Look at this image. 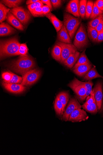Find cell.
Returning a JSON list of instances; mask_svg holds the SVG:
<instances>
[{"label":"cell","mask_w":103,"mask_h":155,"mask_svg":"<svg viewBox=\"0 0 103 155\" xmlns=\"http://www.w3.org/2000/svg\"><path fill=\"white\" fill-rule=\"evenodd\" d=\"M35 66L34 60L27 54L20 55L18 59L12 62L9 65L10 68L13 71L23 76L33 69Z\"/></svg>","instance_id":"cell-1"},{"label":"cell","mask_w":103,"mask_h":155,"mask_svg":"<svg viewBox=\"0 0 103 155\" xmlns=\"http://www.w3.org/2000/svg\"><path fill=\"white\" fill-rule=\"evenodd\" d=\"M21 44L17 37L1 41L0 56L1 59L15 55L18 51Z\"/></svg>","instance_id":"cell-2"},{"label":"cell","mask_w":103,"mask_h":155,"mask_svg":"<svg viewBox=\"0 0 103 155\" xmlns=\"http://www.w3.org/2000/svg\"><path fill=\"white\" fill-rule=\"evenodd\" d=\"M82 20L80 18H75L67 13H64V25L71 39L74 36Z\"/></svg>","instance_id":"cell-3"},{"label":"cell","mask_w":103,"mask_h":155,"mask_svg":"<svg viewBox=\"0 0 103 155\" xmlns=\"http://www.w3.org/2000/svg\"><path fill=\"white\" fill-rule=\"evenodd\" d=\"M86 28L82 23L76 35L73 45L76 47L78 50H81L86 48L89 44L88 34Z\"/></svg>","instance_id":"cell-4"},{"label":"cell","mask_w":103,"mask_h":155,"mask_svg":"<svg viewBox=\"0 0 103 155\" xmlns=\"http://www.w3.org/2000/svg\"><path fill=\"white\" fill-rule=\"evenodd\" d=\"M68 86L75 93L80 102H82L85 100L86 90L83 82L75 78L68 84Z\"/></svg>","instance_id":"cell-5"},{"label":"cell","mask_w":103,"mask_h":155,"mask_svg":"<svg viewBox=\"0 0 103 155\" xmlns=\"http://www.w3.org/2000/svg\"><path fill=\"white\" fill-rule=\"evenodd\" d=\"M41 75V71L38 69L31 70L23 76V81L21 84L26 86L32 85L38 80Z\"/></svg>","instance_id":"cell-6"},{"label":"cell","mask_w":103,"mask_h":155,"mask_svg":"<svg viewBox=\"0 0 103 155\" xmlns=\"http://www.w3.org/2000/svg\"><path fill=\"white\" fill-rule=\"evenodd\" d=\"M10 12L24 25L27 24L31 18L30 12L22 7L12 8Z\"/></svg>","instance_id":"cell-7"},{"label":"cell","mask_w":103,"mask_h":155,"mask_svg":"<svg viewBox=\"0 0 103 155\" xmlns=\"http://www.w3.org/2000/svg\"><path fill=\"white\" fill-rule=\"evenodd\" d=\"M56 45L60 46L61 48V61L60 62L62 64H64L69 56L78 50L76 47L72 44H66L57 41Z\"/></svg>","instance_id":"cell-8"},{"label":"cell","mask_w":103,"mask_h":155,"mask_svg":"<svg viewBox=\"0 0 103 155\" xmlns=\"http://www.w3.org/2000/svg\"><path fill=\"white\" fill-rule=\"evenodd\" d=\"M82 106L76 98H70L68 105L63 114L62 119L65 121H68L70 115L76 109L81 108Z\"/></svg>","instance_id":"cell-9"},{"label":"cell","mask_w":103,"mask_h":155,"mask_svg":"<svg viewBox=\"0 0 103 155\" xmlns=\"http://www.w3.org/2000/svg\"><path fill=\"white\" fill-rule=\"evenodd\" d=\"M89 117L83 110L79 108L73 111L70 115L69 121L72 122H81L88 119Z\"/></svg>","instance_id":"cell-10"},{"label":"cell","mask_w":103,"mask_h":155,"mask_svg":"<svg viewBox=\"0 0 103 155\" xmlns=\"http://www.w3.org/2000/svg\"><path fill=\"white\" fill-rule=\"evenodd\" d=\"M93 90L98 107V111H99L102 107L103 102V94L101 82L100 81L98 82Z\"/></svg>","instance_id":"cell-11"},{"label":"cell","mask_w":103,"mask_h":155,"mask_svg":"<svg viewBox=\"0 0 103 155\" xmlns=\"http://www.w3.org/2000/svg\"><path fill=\"white\" fill-rule=\"evenodd\" d=\"M2 84L6 90L14 94H20L26 90V87L21 84L7 83L3 81Z\"/></svg>","instance_id":"cell-12"},{"label":"cell","mask_w":103,"mask_h":155,"mask_svg":"<svg viewBox=\"0 0 103 155\" xmlns=\"http://www.w3.org/2000/svg\"><path fill=\"white\" fill-rule=\"evenodd\" d=\"M79 0H71L67 5L66 8V12L72 14L73 15L80 18L79 12Z\"/></svg>","instance_id":"cell-13"},{"label":"cell","mask_w":103,"mask_h":155,"mask_svg":"<svg viewBox=\"0 0 103 155\" xmlns=\"http://www.w3.org/2000/svg\"><path fill=\"white\" fill-rule=\"evenodd\" d=\"M92 65L90 63L74 66L72 70L76 74L80 77H84L92 68Z\"/></svg>","instance_id":"cell-14"},{"label":"cell","mask_w":103,"mask_h":155,"mask_svg":"<svg viewBox=\"0 0 103 155\" xmlns=\"http://www.w3.org/2000/svg\"><path fill=\"white\" fill-rule=\"evenodd\" d=\"M57 39L59 41L62 43L72 44L71 39L64 25L57 33Z\"/></svg>","instance_id":"cell-15"},{"label":"cell","mask_w":103,"mask_h":155,"mask_svg":"<svg viewBox=\"0 0 103 155\" xmlns=\"http://www.w3.org/2000/svg\"><path fill=\"white\" fill-rule=\"evenodd\" d=\"M7 22L17 29L21 31L24 30V27L21 23L10 11L8 14Z\"/></svg>","instance_id":"cell-16"},{"label":"cell","mask_w":103,"mask_h":155,"mask_svg":"<svg viewBox=\"0 0 103 155\" xmlns=\"http://www.w3.org/2000/svg\"><path fill=\"white\" fill-rule=\"evenodd\" d=\"M16 30L6 22L0 24V36L1 37L10 35L15 33Z\"/></svg>","instance_id":"cell-17"},{"label":"cell","mask_w":103,"mask_h":155,"mask_svg":"<svg viewBox=\"0 0 103 155\" xmlns=\"http://www.w3.org/2000/svg\"><path fill=\"white\" fill-rule=\"evenodd\" d=\"M45 16L50 21L54 26L56 31L58 32L61 29L64 25L63 22L61 21L51 12L48 13Z\"/></svg>","instance_id":"cell-18"},{"label":"cell","mask_w":103,"mask_h":155,"mask_svg":"<svg viewBox=\"0 0 103 155\" xmlns=\"http://www.w3.org/2000/svg\"><path fill=\"white\" fill-rule=\"evenodd\" d=\"M80 53L77 51L71 55L65 61L64 64L69 68H72L75 66L80 57Z\"/></svg>","instance_id":"cell-19"},{"label":"cell","mask_w":103,"mask_h":155,"mask_svg":"<svg viewBox=\"0 0 103 155\" xmlns=\"http://www.w3.org/2000/svg\"><path fill=\"white\" fill-rule=\"evenodd\" d=\"M97 78H103V77L98 73L95 67H94L92 68L85 76L83 80L88 81Z\"/></svg>","instance_id":"cell-20"},{"label":"cell","mask_w":103,"mask_h":155,"mask_svg":"<svg viewBox=\"0 0 103 155\" xmlns=\"http://www.w3.org/2000/svg\"><path fill=\"white\" fill-rule=\"evenodd\" d=\"M57 96L59 97L63 105L61 114V115H62L65 110L66 107L69 100V95L67 92H62L59 94Z\"/></svg>","instance_id":"cell-21"},{"label":"cell","mask_w":103,"mask_h":155,"mask_svg":"<svg viewBox=\"0 0 103 155\" xmlns=\"http://www.w3.org/2000/svg\"><path fill=\"white\" fill-rule=\"evenodd\" d=\"M82 107L84 110L90 113L94 114L97 113L98 111V109L95 100L94 94V102L93 103L91 104L88 105L84 104L82 106Z\"/></svg>","instance_id":"cell-22"},{"label":"cell","mask_w":103,"mask_h":155,"mask_svg":"<svg viewBox=\"0 0 103 155\" xmlns=\"http://www.w3.org/2000/svg\"><path fill=\"white\" fill-rule=\"evenodd\" d=\"M62 49L61 47L56 45L53 47L52 52L53 58L56 61L61 62V61Z\"/></svg>","instance_id":"cell-23"},{"label":"cell","mask_w":103,"mask_h":155,"mask_svg":"<svg viewBox=\"0 0 103 155\" xmlns=\"http://www.w3.org/2000/svg\"><path fill=\"white\" fill-rule=\"evenodd\" d=\"M1 1L8 7L13 8L19 7L24 1L21 0H3Z\"/></svg>","instance_id":"cell-24"},{"label":"cell","mask_w":103,"mask_h":155,"mask_svg":"<svg viewBox=\"0 0 103 155\" xmlns=\"http://www.w3.org/2000/svg\"><path fill=\"white\" fill-rule=\"evenodd\" d=\"M10 9L7 8L1 2L0 3V22L2 23L7 19Z\"/></svg>","instance_id":"cell-25"},{"label":"cell","mask_w":103,"mask_h":155,"mask_svg":"<svg viewBox=\"0 0 103 155\" xmlns=\"http://www.w3.org/2000/svg\"><path fill=\"white\" fill-rule=\"evenodd\" d=\"M87 34L88 37L93 42H97V38L98 33L95 28L88 26L87 29Z\"/></svg>","instance_id":"cell-26"},{"label":"cell","mask_w":103,"mask_h":155,"mask_svg":"<svg viewBox=\"0 0 103 155\" xmlns=\"http://www.w3.org/2000/svg\"><path fill=\"white\" fill-rule=\"evenodd\" d=\"M63 108V104L59 97L57 96L56 98L54 103V108L56 114L57 115L59 116L61 115Z\"/></svg>","instance_id":"cell-27"},{"label":"cell","mask_w":103,"mask_h":155,"mask_svg":"<svg viewBox=\"0 0 103 155\" xmlns=\"http://www.w3.org/2000/svg\"><path fill=\"white\" fill-rule=\"evenodd\" d=\"M87 1L81 0L80 1L79 12L80 17L82 19L85 18L86 9Z\"/></svg>","instance_id":"cell-28"},{"label":"cell","mask_w":103,"mask_h":155,"mask_svg":"<svg viewBox=\"0 0 103 155\" xmlns=\"http://www.w3.org/2000/svg\"><path fill=\"white\" fill-rule=\"evenodd\" d=\"M94 3L92 1H88L86 5L85 18L89 19L92 13Z\"/></svg>","instance_id":"cell-29"},{"label":"cell","mask_w":103,"mask_h":155,"mask_svg":"<svg viewBox=\"0 0 103 155\" xmlns=\"http://www.w3.org/2000/svg\"><path fill=\"white\" fill-rule=\"evenodd\" d=\"M85 50L86 49H85L81 53L79 60L75 66H78L79 65L91 63L85 54Z\"/></svg>","instance_id":"cell-30"},{"label":"cell","mask_w":103,"mask_h":155,"mask_svg":"<svg viewBox=\"0 0 103 155\" xmlns=\"http://www.w3.org/2000/svg\"><path fill=\"white\" fill-rule=\"evenodd\" d=\"M102 15H103V12L98 8L95 2L92 12L90 18L93 20Z\"/></svg>","instance_id":"cell-31"},{"label":"cell","mask_w":103,"mask_h":155,"mask_svg":"<svg viewBox=\"0 0 103 155\" xmlns=\"http://www.w3.org/2000/svg\"><path fill=\"white\" fill-rule=\"evenodd\" d=\"M103 18V15H101L90 21L88 23V26L95 28Z\"/></svg>","instance_id":"cell-32"},{"label":"cell","mask_w":103,"mask_h":155,"mask_svg":"<svg viewBox=\"0 0 103 155\" xmlns=\"http://www.w3.org/2000/svg\"><path fill=\"white\" fill-rule=\"evenodd\" d=\"M86 90L85 97L89 96L92 91V87L93 83L91 80H89L87 82H83Z\"/></svg>","instance_id":"cell-33"},{"label":"cell","mask_w":103,"mask_h":155,"mask_svg":"<svg viewBox=\"0 0 103 155\" xmlns=\"http://www.w3.org/2000/svg\"><path fill=\"white\" fill-rule=\"evenodd\" d=\"M22 81V77L13 74V76L11 80L9 81L5 82L12 84H19L21 83Z\"/></svg>","instance_id":"cell-34"},{"label":"cell","mask_w":103,"mask_h":155,"mask_svg":"<svg viewBox=\"0 0 103 155\" xmlns=\"http://www.w3.org/2000/svg\"><path fill=\"white\" fill-rule=\"evenodd\" d=\"M34 17H41L45 16L42 12V7L36 8L31 12Z\"/></svg>","instance_id":"cell-35"},{"label":"cell","mask_w":103,"mask_h":155,"mask_svg":"<svg viewBox=\"0 0 103 155\" xmlns=\"http://www.w3.org/2000/svg\"><path fill=\"white\" fill-rule=\"evenodd\" d=\"M43 6V4L40 1H39L35 3L28 5L27 7L29 11L31 12L36 8L38 7H42Z\"/></svg>","instance_id":"cell-36"},{"label":"cell","mask_w":103,"mask_h":155,"mask_svg":"<svg viewBox=\"0 0 103 155\" xmlns=\"http://www.w3.org/2000/svg\"><path fill=\"white\" fill-rule=\"evenodd\" d=\"M13 75V73L9 72L3 73L2 75V78L4 79L3 81L5 82L9 81L12 79Z\"/></svg>","instance_id":"cell-37"},{"label":"cell","mask_w":103,"mask_h":155,"mask_svg":"<svg viewBox=\"0 0 103 155\" xmlns=\"http://www.w3.org/2000/svg\"><path fill=\"white\" fill-rule=\"evenodd\" d=\"M53 7L54 9L60 8L62 5L63 1L61 0H51Z\"/></svg>","instance_id":"cell-38"},{"label":"cell","mask_w":103,"mask_h":155,"mask_svg":"<svg viewBox=\"0 0 103 155\" xmlns=\"http://www.w3.org/2000/svg\"><path fill=\"white\" fill-rule=\"evenodd\" d=\"M94 91L93 90L90 96H88V97L87 98L86 101L84 104L88 105L91 104L93 103L94 102Z\"/></svg>","instance_id":"cell-39"},{"label":"cell","mask_w":103,"mask_h":155,"mask_svg":"<svg viewBox=\"0 0 103 155\" xmlns=\"http://www.w3.org/2000/svg\"><path fill=\"white\" fill-rule=\"evenodd\" d=\"M42 8L43 13L45 16L47 14L51 12V11L50 8L47 5L43 6Z\"/></svg>","instance_id":"cell-40"},{"label":"cell","mask_w":103,"mask_h":155,"mask_svg":"<svg viewBox=\"0 0 103 155\" xmlns=\"http://www.w3.org/2000/svg\"><path fill=\"white\" fill-rule=\"evenodd\" d=\"M95 2L98 8L103 12V0H98Z\"/></svg>","instance_id":"cell-41"},{"label":"cell","mask_w":103,"mask_h":155,"mask_svg":"<svg viewBox=\"0 0 103 155\" xmlns=\"http://www.w3.org/2000/svg\"><path fill=\"white\" fill-rule=\"evenodd\" d=\"M40 1L44 4H46L50 8L51 11L53 10V6L52 5L51 1L50 0H41Z\"/></svg>","instance_id":"cell-42"},{"label":"cell","mask_w":103,"mask_h":155,"mask_svg":"<svg viewBox=\"0 0 103 155\" xmlns=\"http://www.w3.org/2000/svg\"><path fill=\"white\" fill-rule=\"evenodd\" d=\"M103 41V30L98 33L97 42L99 43Z\"/></svg>","instance_id":"cell-43"},{"label":"cell","mask_w":103,"mask_h":155,"mask_svg":"<svg viewBox=\"0 0 103 155\" xmlns=\"http://www.w3.org/2000/svg\"><path fill=\"white\" fill-rule=\"evenodd\" d=\"M103 26V18L98 24L97 27L95 28L96 30L98 33L101 32L102 30Z\"/></svg>","instance_id":"cell-44"},{"label":"cell","mask_w":103,"mask_h":155,"mask_svg":"<svg viewBox=\"0 0 103 155\" xmlns=\"http://www.w3.org/2000/svg\"><path fill=\"white\" fill-rule=\"evenodd\" d=\"M19 49L23 51H28V49L27 48L26 45L25 44H21Z\"/></svg>","instance_id":"cell-45"},{"label":"cell","mask_w":103,"mask_h":155,"mask_svg":"<svg viewBox=\"0 0 103 155\" xmlns=\"http://www.w3.org/2000/svg\"><path fill=\"white\" fill-rule=\"evenodd\" d=\"M39 1V0H28L26 2L27 5H30L37 2Z\"/></svg>","instance_id":"cell-46"},{"label":"cell","mask_w":103,"mask_h":155,"mask_svg":"<svg viewBox=\"0 0 103 155\" xmlns=\"http://www.w3.org/2000/svg\"><path fill=\"white\" fill-rule=\"evenodd\" d=\"M100 111V112H103V104L102 105V107L101 108V109Z\"/></svg>","instance_id":"cell-47"},{"label":"cell","mask_w":103,"mask_h":155,"mask_svg":"<svg viewBox=\"0 0 103 155\" xmlns=\"http://www.w3.org/2000/svg\"><path fill=\"white\" fill-rule=\"evenodd\" d=\"M102 30H103V28H102Z\"/></svg>","instance_id":"cell-48"}]
</instances>
